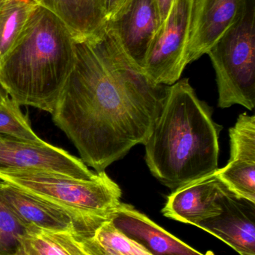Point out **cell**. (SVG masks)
Instances as JSON below:
<instances>
[{"mask_svg":"<svg viewBox=\"0 0 255 255\" xmlns=\"http://www.w3.org/2000/svg\"><path fill=\"white\" fill-rule=\"evenodd\" d=\"M1 1H2V0H0V5H1Z\"/></svg>","mask_w":255,"mask_h":255,"instance_id":"cell-24","label":"cell"},{"mask_svg":"<svg viewBox=\"0 0 255 255\" xmlns=\"http://www.w3.org/2000/svg\"><path fill=\"white\" fill-rule=\"evenodd\" d=\"M7 98H9L8 95H7V92H6L5 90L3 88L1 82H0V105L5 102Z\"/></svg>","mask_w":255,"mask_h":255,"instance_id":"cell-23","label":"cell"},{"mask_svg":"<svg viewBox=\"0 0 255 255\" xmlns=\"http://www.w3.org/2000/svg\"><path fill=\"white\" fill-rule=\"evenodd\" d=\"M220 215L196 227L226 243L240 255H255V203L238 197L223 185Z\"/></svg>","mask_w":255,"mask_h":255,"instance_id":"cell-9","label":"cell"},{"mask_svg":"<svg viewBox=\"0 0 255 255\" xmlns=\"http://www.w3.org/2000/svg\"><path fill=\"white\" fill-rule=\"evenodd\" d=\"M40 170L89 179L96 172L80 158L42 139L30 142L0 133V172Z\"/></svg>","mask_w":255,"mask_h":255,"instance_id":"cell-7","label":"cell"},{"mask_svg":"<svg viewBox=\"0 0 255 255\" xmlns=\"http://www.w3.org/2000/svg\"><path fill=\"white\" fill-rule=\"evenodd\" d=\"M106 22L126 53L143 69L150 46L162 24L158 0H131L115 19Z\"/></svg>","mask_w":255,"mask_h":255,"instance_id":"cell-11","label":"cell"},{"mask_svg":"<svg viewBox=\"0 0 255 255\" xmlns=\"http://www.w3.org/2000/svg\"><path fill=\"white\" fill-rule=\"evenodd\" d=\"M130 1L131 0H104L106 22L115 19L127 7Z\"/></svg>","mask_w":255,"mask_h":255,"instance_id":"cell-21","label":"cell"},{"mask_svg":"<svg viewBox=\"0 0 255 255\" xmlns=\"http://www.w3.org/2000/svg\"><path fill=\"white\" fill-rule=\"evenodd\" d=\"M14 255H91L73 232L28 226Z\"/></svg>","mask_w":255,"mask_h":255,"instance_id":"cell-16","label":"cell"},{"mask_svg":"<svg viewBox=\"0 0 255 255\" xmlns=\"http://www.w3.org/2000/svg\"><path fill=\"white\" fill-rule=\"evenodd\" d=\"M222 128L188 79L169 87L163 110L145 142L152 175L175 190L218 169Z\"/></svg>","mask_w":255,"mask_h":255,"instance_id":"cell-2","label":"cell"},{"mask_svg":"<svg viewBox=\"0 0 255 255\" xmlns=\"http://www.w3.org/2000/svg\"><path fill=\"white\" fill-rule=\"evenodd\" d=\"M0 180L67 214L79 238H89L121 204L119 186L105 171L89 179L40 170L0 172Z\"/></svg>","mask_w":255,"mask_h":255,"instance_id":"cell-4","label":"cell"},{"mask_svg":"<svg viewBox=\"0 0 255 255\" xmlns=\"http://www.w3.org/2000/svg\"><path fill=\"white\" fill-rule=\"evenodd\" d=\"M173 0H158L159 7H160V15H161L162 23L169 14V10L172 6ZM162 25V24H161Z\"/></svg>","mask_w":255,"mask_h":255,"instance_id":"cell-22","label":"cell"},{"mask_svg":"<svg viewBox=\"0 0 255 255\" xmlns=\"http://www.w3.org/2000/svg\"><path fill=\"white\" fill-rule=\"evenodd\" d=\"M231 158L216 171L229 191L255 203V117L244 113L229 130Z\"/></svg>","mask_w":255,"mask_h":255,"instance_id":"cell-8","label":"cell"},{"mask_svg":"<svg viewBox=\"0 0 255 255\" xmlns=\"http://www.w3.org/2000/svg\"><path fill=\"white\" fill-rule=\"evenodd\" d=\"M194 0H173L169 14L154 37L143 70L157 84L171 85L178 82L186 67Z\"/></svg>","mask_w":255,"mask_h":255,"instance_id":"cell-6","label":"cell"},{"mask_svg":"<svg viewBox=\"0 0 255 255\" xmlns=\"http://www.w3.org/2000/svg\"><path fill=\"white\" fill-rule=\"evenodd\" d=\"M39 4L37 0H2L0 5V60L10 50Z\"/></svg>","mask_w":255,"mask_h":255,"instance_id":"cell-18","label":"cell"},{"mask_svg":"<svg viewBox=\"0 0 255 255\" xmlns=\"http://www.w3.org/2000/svg\"><path fill=\"white\" fill-rule=\"evenodd\" d=\"M112 220L121 232L153 255H209L192 248L131 205L121 202Z\"/></svg>","mask_w":255,"mask_h":255,"instance_id":"cell-13","label":"cell"},{"mask_svg":"<svg viewBox=\"0 0 255 255\" xmlns=\"http://www.w3.org/2000/svg\"><path fill=\"white\" fill-rule=\"evenodd\" d=\"M79 238L91 255H153L118 229L112 219L99 226L92 236Z\"/></svg>","mask_w":255,"mask_h":255,"instance_id":"cell-17","label":"cell"},{"mask_svg":"<svg viewBox=\"0 0 255 255\" xmlns=\"http://www.w3.org/2000/svg\"><path fill=\"white\" fill-rule=\"evenodd\" d=\"M75 59L73 34L55 13L39 4L0 60V82L19 106L51 114Z\"/></svg>","mask_w":255,"mask_h":255,"instance_id":"cell-3","label":"cell"},{"mask_svg":"<svg viewBox=\"0 0 255 255\" xmlns=\"http://www.w3.org/2000/svg\"><path fill=\"white\" fill-rule=\"evenodd\" d=\"M217 73L219 107L255 106V0H245L230 28L208 53Z\"/></svg>","mask_w":255,"mask_h":255,"instance_id":"cell-5","label":"cell"},{"mask_svg":"<svg viewBox=\"0 0 255 255\" xmlns=\"http://www.w3.org/2000/svg\"><path fill=\"white\" fill-rule=\"evenodd\" d=\"M25 226L0 194V255H14Z\"/></svg>","mask_w":255,"mask_h":255,"instance_id":"cell-20","label":"cell"},{"mask_svg":"<svg viewBox=\"0 0 255 255\" xmlns=\"http://www.w3.org/2000/svg\"><path fill=\"white\" fill-rule=\"evenodd\" d=\"M215 172L174 190L162 210L164 217L197 226L220 215V197L224 184Z\"/></svg>","mask_w":255,"mask_h":255,"instance_id":"cell-12","label":"cell"},{"mask_svg":"<svg viewBox=\"0 0 255 255\" xmlns=\"http://www.w3.org/2000/svg\"><path fill=\"white\" fill-rule=\"evenodd\" d=\"M0 194L28 227L35 226L47 230L73 232L76 235L74 225L67 214L1 180Z\"/></svg>","mask_w":255,"mask_h":255,"instance_id":"cell-14","label":"cell"},{"mask_svg":"<svg viewBox=\"0 0 255 255\" xmlns=\"http://www.w3.org/2000/svg\"><path fill=\"white\" fill-rule=\"evenodd\" d=\"M73 39L74 65L51 115L84 163L102 172L135 145H145L169 86L147 76L107 22Z\"/></svg>","mask_w":255,"mask_h":255,"instance_id":"cell-1","label":"cell"},{"mask_svg":"<svg viewBox=\"0 0 255 255\" xmlns=\"http://www.w3.org/2000/svg\"><path fill=\"white\" fill-rule=\"evenodd\" d=\"M55 13L73 36H85L106 22L104 0H37Z\"/></svg>","mask_w":255,"mask_h":255,"instance_id":"cell-15","label":"cell"},{"mask_svg":"<svg viewBox=\"0 0 255 255\" xmlns=\"http://www.w3.org/2000/svg\"><path fill=\"white\" fill-rule=\"evenodd\" d=\"M245 0H194L186 65L208 53L239 16Z\"/></svg>","mask_w":255,"mask_h":255,"instance_id":"cell-10","label":"cell"},{"mask_svg":"<svg viewBox=\"0 0 255 255\" xmlns=\"http://www.w3.org/2000/svg\"><path fill=\"white\" fill-rule=\"evenodd\" d=\"M0 133L30 142L42 140L21 112L20 106L10 97L0 105Z\"/></svg>","mask_w":255,"mask_h":255,"instance_id":"cell-19","label":"cell"}]
</instances>
